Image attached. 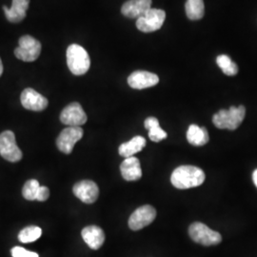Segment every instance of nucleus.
<instances>
[{"instance_id": "nucleus-19", "label": "nucleus", "mask_w": 257, "mask_h": 257, "mask_svg": "<svg viewBox=\"0 0 257 257\" xmlns=\"http://www.w3.org/2000/svg\"><path fill=\"white\" fill-rule=\"evenodd\" d=\"M187 139L193 146H204L209 142V134L205 127L192 124L188 128Z\"/></svg>"}, {"instance_id": "nucleus-3", "label": "nucleus", "mask_w": 257, "mask_h": 257, "mask_svg": "<svg viewBox=\"0 0 257 257\" xmlns=\"http://www.w3.org/2000/svg\"><path fill=\"white\" fill-rule=\"evenodd\" d=\"M245 115L246 108L244 106H232L229 110H220L216 112L212 117V122L216 128L234 131L241 125Z\"/></svg>"}, {"instance_id": "nucleus-5", "label": "nucleus", "mask_w": 257, "mask_h": 257, "mask_svg": "<svg viewBox=\"0 0 257 257\" xmlns=\"http://www.w3.org/2000/svg\"><path fill=\"white\" fill-rule=\"evenodd\" d=\"M41 53V43L31 36H23L19 39V46L15 50L16 56L25 62H34Z\"/></svg>"}, {"instance_id": "nucleus-11", "label": "nucleus", "mask_w": 257, "mask_h": 257, "mask_svg": "<svg viewBox=\"0 0 257 257\" xmlns=\"http://www.w3.org/2000/svg\"><path fill=\"white\" fill-rule=\"evenodd\" d=\"M74 195L86 204L95 202L99 195L98 186L91 180H82L77 182L73 188Z\"/></svg>"}, {"instance_id": "nucleus-24", "label": "nucleus", "mask_w": 257, "mask_h": 257, "mask_svg": "<svg viewBox=\"0 0 257 257\" xmlns=\"http://www.w3.org/2000/svg\"><path fill=\"white\" fill-rule=\"evenodd\" d=\"M167 133L163 128H160L159 125L149 130V138L154 142H160L161 140H164L167 138Z\"/></svg>"}, {"instance_id": "nucleus-26", "label": "nucleus", "mask_w": 257, "mask_h": 257, "mask_svg": "<svg viewBox=\"0 0 257 257\" xmlns=\"http://www.w3.org/2000/svg\"><path fill=\"white\" fill-rule=\"evenodd\" d=\"M49 196H50V190H49V188H47L45 186H40L39 191H38V193H37V201H40V202L46 201L47 199L49 198Z\"/></svg>"}, {"instance_id": "nucleus-28", "label": "nucleus", "mask_w": 257, "mask_h": 257, "mask_svg": "<svg viewBox=\"0 0 257 257\" xmlns=\"http://www.w3.org/2000/svg\"><path fill=\"white\" fill-rule=\"evenodd\" d=\"M252 179H253L254 185L257 187V169L253 172V174H252Z\"/></svg>"}, {"instance_id": "nucleus-23", "label": "nucleus", "mask_w": 257, "mask_h": 257, "mask_svg": "<svg viewBox=\"0 0 257 257\" xmlns=\"http://www.w3.org/2000/svg\"><path fill=\"white\" fill-rule=\"evenodd\" d=\"M39 188H40V185L36 179H32V180L27 181L22 190V194H23L24 198L29 201L37 200V193L39 191Z\"/></svg>"}, {"instance_id": "nucleus-10", "label": "nucleus", "mask_w": 257, "mask_h": 257, "mask_svg": "<svg viewBox=\"0 0 257 257\" xmlns=\"http://www.w3.org/2000/svg\"><path fill=\"white\" fill-rule=\"evenodd\" d=\"M60 121L68 127H80L87 122V114L79 103L74 102L61 111Z\"/></svg>"}, {"instance_id": "nucleus-2", "label": "nucleus", "mask_w": 257, "mask_h": 257, "mask_svg": "<svg viewBox=\"0 0 257 257\" xmlns=\"http://www.w3.org/2000/svg\"><path fill=\"white\" fill-rule=\"evenodd\" d=\"M67 65L74 75L86 74L91 66V59L87 51L78 44H72L67 49Z\"/></svg>"}, {"instance_id": "nucleus-7", "label": "nucleus", "mask_w": 257, "mask_h": 257, "mask_svg": "<svg viewBox=\"0 0 257 257\" xmlns=\"http://www.w3.org/2000/svg\"><path fill=\"white\" fill-rule=\"evenodd\" d=\"M166 13L163 10L151 9L138 19L137 27L143 33H153L163 26L165 21Z\"/></svg>"}, {"instance_id": "nucleus-15", "label": "nucleus", "mask_w": 257, "mask_h": 257, "mask_svg": "<svg viewBox=\"0 0 257 257\" xmlns=\"http://www.w3.org/2000/svg\"><path fill=\"white\" fill-rule=\"evenodd\" d=\"M120 171L123 178L127 181H137L142 176L139 159L135 156L125 158L120 165Z\"/></svg>"}, {"instance_id": "nucleus-17", "label": "nucleus", "mask_w": 257, "mask_h": 257, "mask_svg": "<svg viewBox=\"0 0 257 257\" xmlns=\"http://www.w3.org/2000/svg\"><path fill=\"white\" fill-rule=\"evenodd\" d=\"M81 235L86 244L92 249L101 248L105 241V233L101 228L93 225L84 228L81 231Z\"/></svg>"}, {"instance_id": "nucleus-20", "label": "nucleus", "mask_w": 257, "mask_h": 257, "mask_svg": "<svg viewBox=\"0 0 257 257\" xmlns=\"http://www.w3.org/2000/svg\"><path fill=\"white\" fill-rule=\"evenodd\" d=\"M186 15L188 19L191 20H199L204 17L205 6L203 0H187L186 5Z\"/></svg>"}, {"instance_id": "nucleus-1", "label": "nucleus", "mask_w": 257, "mask_h": 257, "mask_svg": "<svg viewBox=\"0 0 257 257\" xmlns=\"http://www.w3.org/2000/svg\"><path fill=\"white\" fill-rule=\"evenodd\" d=\"M206 175L200 168L194 166H180L171 176V182L175 188L187 190L202 185Z\"/></svg>"}, {"instance_id": "nucleus-25", "label": "nucleus", "mask_w": 257, "mask_h": 257, "mask_svg": "<svg viewBox=\"0 0 257 257\" xmlns=\"http://www.w3.org/2000/svg\"><path fill=\"white\" fill-rule=\"evenodd\" d=\"M11 253L13 257H39L37 252L30 251L22 247H14L11 249Z\"/></svg>"}, {"instance_id": "nucleus-27", "label": "nucleus", "mask_w": 257, "mask_h": 257, "mask_svg": "<svg viewBox=\"0 0 257 257\" xmlns=\"http://www.w3.org/2000/svg\"><path fill=\"white\" fill-rule=\"evenodd\" d=\"M158 125H159V121L156 117H154V116L148 117L147 119L145 120V123H144V126H145V128H147L148 131L150 128L158 126Z\"/></svg>"}, {"instance_id": "nucleus-6", "label": "nucleus", "mask_w": 257, "mask_h": 257, "mask_svg": "<svg viewBox=\"0 0 257 257\" xmlns=\"http://www.w3.org/2000/svg\"><path fill=\"white\" fill-rule=\"evenodd\" d=\"M0 155L10 162H19L22 158V152L12 131H5L0 135Z\"/></svg>"}, {"instance_id": "nucleus-8", "label": "nucleus", "mask_w": 257, "mask_h": 257, "mask_svg": "<svg viewBox=\"0 0 257 257\" xmlns=\"http://www.w3.org/2000/svg\"><path fill=\"white\" fill-rule=\"evenodd\" d=\"M156 209L151 205H144L134 211L128 218V227L131 230H139L156 219Z\"/></svg>"}, {"instance_id": "nucleus-13", "label": "nucleus", "mask_w": 257, "mask_h": 257, "mask_svg": "<svg viewBox=\"0 0 257 257\" xmlns=\"http://www.w3.org/2000/svg\"><path fill=\"white\" fill-rule=\"evenodd\" d=\"M159 82V77L156 74L147 71L134 72L128 77V86L133 89L142 90L156 86Z\"/></svg>"}, {"instance_id": "nucleus-29", "label": "nucleus", "mask_w": 257, "mask_h": 257, "mask_svg": "<svg viewBox=\"0 0 257 257\" xmlns=\"http://www.w3.org/2000/svg\"><path fill=\"white\" fill-rule=\"evenodd\" d=\"M3 74V64H2V61H1V58H0V76Z\"/></svg>"}, {"instance_id": "nucleus-4", "label": "nucleus", "mask_w": 257, "mask_h": 257, "mask_svg": "<svg viewBox=\"0 0 257 257\" xmlns=\"http://www.w3.org/2000/svg\"><path fill=\"white\" fill-rule=\"evenodd\" d=\"M189 234L194 242L203 246L218 245L222 241L220 233L211 230L201 222H194L189 228Z\"/></svg>"}, {"instance_id": "nucleus-21", "label": "nucleus", "mask_w": 257, "mask_h": 257, "mask_svg": "<svg viewBox=\"0 0 257 257\" xmlns=\"http://www.w3.org/2000/svg\"><path fill=\"white\" fill-rule=\"evenodd\" d=\"M216 63L226 75L233 76L238 74V66L232 62L230 56L227 55H218L216 58Z\"/></svg>"}, {"instance_id": "nucleus-14", "label": "nucleus", "mask_w": 257, "mask_h": 257, "mask_svg": "<svg viewBox=\"0 0 257 257\" xmlns=\"http://www.w3.org/2000/svg\"><path fill=\"white\" fill-rule=\"evenodd\" d=\"M152 8V0H128L121 8L123 16L128 19H139Z\"/></svg>"}, {"instance_id": "nucleus-12", "label": "nucleus", "mask_w": 257, "mask_h": 257, "mask_svg": "<svg viewBox=\"0 0 257 257\" xmlns=\"http://www.w3.org/2000/svg\"><path fill=\"white\" fill-rule=\"evenodd\" d=\"M22 106L27 110L41 111L48 107V99L34 89H25L20 96Z\"/></svg>"}, {"instance_id": "nucleus-22", "label": "nucleus", "mask_w": 257, "mask_h": 257, "mask_svg": "<svg viewBox=\"0 0 257 257\" xmlns=\"http://www.w3.org/2000/svg\"><path fill=\"white\" fill-rule=\"evenodd\" d=\"M42 234V230L37 226H29L20 230L19 240L21 243H32L37 241Z\"/></svg>"}, {"instance_id": "nucleus-18", "label": "nucleus", "mask_w": 257, "mask_h": 257, "mask_svg": "<svg viewBox=\"0 0 257 257\" xmlns=\"http://www.w3.org/2000/svg\"><path fill=\"white\" fill-rule=\"evenodd\" d=\"M146 144H147V141L143 137H135L128 142L121 144L118 149V152L120 156L128 158L141 152L145 148Z\"/></svg>"}, {"instance_id": "nucleus-16", "label": "nucleus", "mask_w": 257, "mask_h": 257, "mask_svg": "<svg viewBox=\"0 0 257 257\" xmlns=\"http://www.w3.org/2000/svg\"><path fill=\"white\" fill-rule=\"evenodd\" d=\"M30 5V0H13L11 8L3 6L6 19L12 23H19L26 18V12Z\"/></svg>"}, {"instance_id": "nucleus-9", "label": "nucleus", "mask_w": 257, "mask_h": 257, "mask_svg": "<svg viewBox=\"0 0 257 257\" xmlns=\"http://www.w3.org/2000/svg\"><path fill=\"white\" fill-rule=\"evenodd\" d=\"M84 132L81 127H68L64 128L56 139L58 150L66 155H70L74 145L83 138Z\"/></svg>"}]
</instances>
